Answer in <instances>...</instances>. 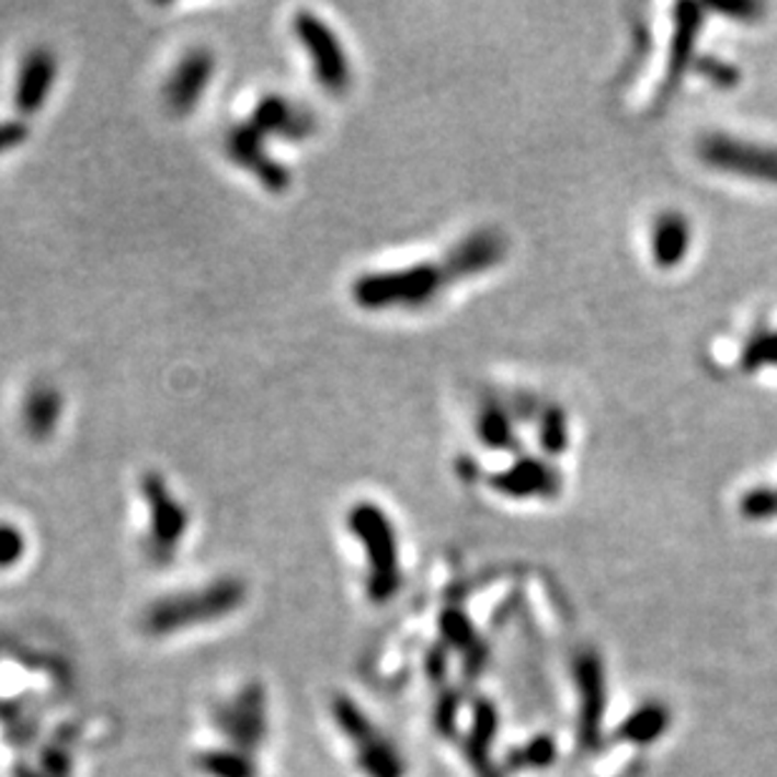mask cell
Here are the masks:
<instances>
[{
    "instance_id": "6da1fadb",
    "label": "cell",
    "mask_w": 777,
    "mask_h": 777,
    "mask_svg": "<svg viewBox=\"0 0 777 777\" xmlns=\"http://www.w3.org/2000/svg\"><path fill=\"white\" fill-rule=\"evenodd\" d=\"M347 528L363 544L367 557V594L375 602H386L400 586L398 539L386 511L370 501H361L350 509Z\"/></svg>"
},
{
    "instance_id": "7a4b0ae2",
    "label": "cell",
    "mask_w": 777,
    "mask_h": 777,
    "mask_svg": "<svg viewBox=\"0 0 777 777\" xmlns=\"http://www.w3.org/2000/svg\"><path fill=\"white\" fill-rule=\"evenodd\" d=\"M244 599V584L237 579H219L209 586L167 596L151 606L144 617V629L151 635H174L190 627L232 614Z\"/></svg>"
},
{
    "instance_id": "3957f363",
    "label": "cell",
    "mask_w": 777,
    "mask_h": 777,
    "mask_svg": "<svg viewBox=\"0 0 777 777\" xmlns=\"http://www.w3.org/2000/svg\"><path fill=\"white\" fill-rule=\"evenodd\" d=\"M448 270L435 264H413L405 270L367 272L361 275L350 295L363 310H388V307H421L441 293Z\"/></svg>"
},
{
    "instance_id": "277c9868",
    "label": "cell",
    "mask_w": 777,
    "mask_h": 777,
    "mask_svg": "<svg viewBox=\"0 0 777 777\" xmlns=\"http://www.w3.org/2000/svg\"><path fill=\"white\" fill-rule=\"evenodd\" d=\"M293 33L297 44L305 48L307 58H310L312 73L320 87L332 96L347 93L350 83H353V68H350L347 50L343 41L338 38V33L312 11L295 13Z\"/></svg>"
},
{
    "instance_id": "5b68a950",
    "label": "cell",
    "mask_w": 777,
    "mask_h": 777,
    "mask_svg": "<svg viewBox=\"0 0 777 777\" xmlns=\"http://www.w3.org/2000/svg\"><path fill=\"white\" fill-rule=\"evenodd\" d=\"M141 493L149 506V539L147 546L157 561H167L174 557L176 546L182 544L190 516L186 509L169 491L167 478L161 473H147L141 478Z\"/></svg>"
},
{
    "instance_id": "8992f818",
    "label": "cell",
    "mask_w": 777,
    "mask_h": 777,
    "mask_svg": "<svg viewBox=\"0 0 777 777\" xmlns=\"http://www.w3.org/2000/svg\"><path fill=\"white\" fill-rule=\"evenodd\" d=\"M264 136L250 118L227 132V153L237 167L250 172L270 194H285L293 186V172L264 147Z\"/></svg>"
},
{
    "instance_id": "52a82bcc",
    "label": "cell",
    "mask_w": 777,
    "mask_h": 777,
    "mask_svg": "<svg viewBox=\"0 0 777 777\" xmlns=\"http://www.w3.org/2000/svg\"><path fill=\"white\" fill-rule=\"evenodd\" d=\"M338 728L343 724L345 734L357 750L363 770L370 777H400L398 757L390 745L373 732V724L365 720V715L350 702V699H335Z\"/></svg>"
},
{
    "instance_id": "ba28073f",
    "label": "cell",
    "mask_w": 777,
    "mask_h": 777,
    "mask_svg": "<svg viewBox=\"0 0 777 777\" xmlns=\"http://www.w3.org/2000/svg\"><path fill=\"white\" fill-rule=\"evenodd\" d=\"M215 54L209 48H192L179 58L164 87V101L174 116H186L199 106L215 76Z\"/></svg>"
},
{
    "instance_id": "9c48e42d",
    "label": "cell",
    "mask_w": 777,
    "mask_h": 777,
    "mask_svg": "<svg viewBox=\"0 0 777 777\" xmlns=\"http://www.w3.org/2000/svg\"><path fill=\"white\" fill-rule=\"evenodd\" d=\"M56 73L58 61L48 48L41 46L25 54L13 89V106L21 116H33L46 106L50 91H54Z\"/></svg>"
},
{
    "instance_id": "30bf717a",
    "label": "cell",
    "mask_w": 777,
    "mask_h": 777,
    "mask_svg": "<svg viewBox=\"0 0 777 777\" xmlns=\"http://www.w3.org/2000/svg\"><path fill=\"white\" fill-rule=\"evenodd\" d=\"M250 122L258 126L264 136L277 134L282 139L289 141H305L310 139L318 129L312 111L305 106H297L293 101L279 96V93H267L258 101V106L252 108Z\"/></svg>"
},
{
    "instance_id": "8fae6325",
    "label": "cell",
    "mask_w": 777,
    "mask_h": 777,
    "mask_svg": "<svg viewBox=\"0 0 777 777\" xmlns=\"http://www.w3.org/2000/svg\"><path fill=\"white\" fill-rule=\"evenodd\" d=\"M64 415V396L48 382L33 386L23 400V425L33 441H46L54 435Z\"/></svg>"
},
{
    "instance_id": "7c38bea8",
    "label": "cell",
    "mask_w": 777,
    "mask_h": 777,
    "mask_svg": "<svg viewBox=\"0 0 777 777\" xmlns=\"http://www.w3.org/2000/svg\"><path fill=\"white\" fill-rule=\"evenodd\" d=\"M202 767L215 777H254L250 759L239 753H215Z\"/></svg>"
},
{
    "instance_id": "4fadbf2b",
    "label": "cell",
    "mask_w": 777,
    "mask_h": 777,
    "mask_svg": "<svg viewBox=\"0 0 777 777\" xmlns=\"http://www.w3.org/2000/svg\"><path fill=\"white\" fill-rule=\"evenodd\" d=\"M25 536L19 526L0 524V569H11L23 559Z\"/></svg>"
},
{
    "instance_id": "5bb4252c",
    "label": "cell",
    "mask_w": 777,
    "mask_h": 777,
    "mask_svg": "<svg viewBox=\"0 0 777 777\" xmlns=\"http://www.w3.org/2000/svg\"><path fill=\"white\" fill-rule=\"evenodd\" d=\"M28 139V124L11 118V122H0V153L19 149Z\"/></svg>"
}]
</instances>
